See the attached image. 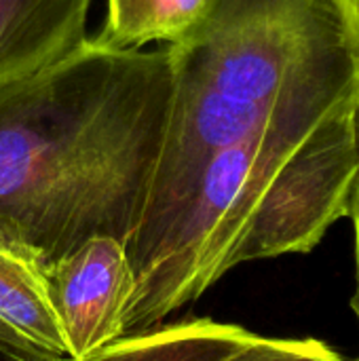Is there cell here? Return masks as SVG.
I'll list each match as a JSON object with an SVG mask.
<instances>
[{"instance_id": "cell-10", "label": "cell", "mask_w": 359, "mask_h": 361, "mask_svg": "<svg viewBox=\"0 0 359 361\" xmlns=\"http://www.w3.org/2000/svg\"><path fill=\"white\" fill-rule=\"evenodd\" d=\"M0 361H40L38 357L30 355L23 351L15 341H11L2 330H0Z\"/></svg>"}, {"instance_id": "cell-3", "label": "cell", "mask_w": 359, "mask_h": 361, "mask_svg": "<svg viewBox=\"0 0 359 361\" xmlns=\"http://www.w3.org/2000/svg\"><path fill=\"white\" fill-rule=\"evenodd\" d=\"M70 361H83L123 341V322L135 294L127 245L93 237L42 269Z\"/></svg>"}, {"instance_id": "cell-6", "label": "cell", "mask_w": 359, "mask_h": 361, "mask_svg": "<svg viewBox=\"0 0 359 361\" xmlns=\"http://www.w3.org/2000/svg\"><path fill=\"white\" fill-rule=\"evenodd\" d=\"M254 336L241 326L195 317L123 338L83 361H220Z\"/></svg>"}, {"instance_id": "cell-4", "label": "cell", "mask_w": 359, "mask_h": 361, "mask_svg": "<svg viewBox=\"0 0 359 361\" xmlns=\"http://www.w3.org/2000/svg\"><path fill=\"white\" fill-rule=\"evenodd\" d=\"M93 0H0V87L57 61L89 34Z\"/></svg>"}, {"instance_id": "cell-2", "label": "cell", "mask_w": 359, "mask_h": 361, "mask_svg": "<svg viewBox=\"0 0 359 361\" xmlns=\"http://www.w3.org/2000/svg\"><path fill=\"white\" fill-rule=\"evenodd\" d=\"M165 49L171 102L150 192L127 243L135 277L218 152L260 129L305 87L359 66L358 42L334 0H216Z\"/></svg>"}, {"instance_id": "cell-5", "label": "cell", "mask_w": 359, "mask_h": 361, "mask_svg": "<svg viewBox=\"0 0 359 361\" xmlns=\"http://www.w3.org/2000/svg\"><path fill=\"white\" fill-rule=\"evenodd\" d=\"M0 330L40 361H70L42 271L0 247Z\"/></svg>"}, {"instance_id": "cell-9", "label": "cell", "mask_w": 359, "mask_h": 361, "mask_svg": "<svg viewBox=\"0 0 359 361\" xmlns=\"http://www.w3.org/2000/svg\"><path fill=\"white\" fill-rule=\"evenodd\" d=\"M349 218L353 222V233H355V294H353L351 307H353V311H355L359 322V180L358 190H355V201H353V209H351V216Z\"/></svg>"}, {"instance_id": "cell-7", "label": "cell", "mask_w": 359, "mask_h": 361, "mask_svg": "<svg viewBox=\"0 0 359 361\" xmlns=\"http://www.w3.org/2000/svg\"><path fill=\"white\" fill-rule=\"evenodd\" d=\"M216 0H106L99 42L116 49L165 47L184 38Z\"/></svg>"}, {"instance_id": "cell-11", "label": "cell", "mask_w": 359, "mask_h": 361, "mask_svg": "<svg viewBox=\"0 0 359 361\" xmlns=\"http://www.w3.org/2000/svg\"><path fill=\"white\" fill-rule=\"evenodd\" d=\"M359 47V0H334Z\"/></svg>"}, {"instance_id": "cell-12", "label": "cell", "mask_w": 359, "mask_h": 361, "mask_svg": "<svg viewBox=\"0 0 359 361\" xmlns=\"http://www.w3.org/2000/svg\"><path fill=\"white\" fill-rule=\"evenodd\" d=\"M358 123H359V93H358Z\"/></svg>"}, {"instance_id": "cell-8", "label": "cell", "mask_w": 359, "mask_h": 361, "mask_svg": "<svg viewBox=\"0 0 359 361\" xmlns=\"http://www.w3.org/2000/svg\"><path fill=\"white\" fill-rule=\"evenodd\" d=\"M220 361H349L315 338H264L254 336L248 345Z\"/></svg>"}, {"instance_id": "cell-1", "label": "cell", "mask_w": 359, "mask_h": 361, "mask_svg": "<svg viewBox=\"0 0 359 361\" xmlns=\"http://www.w3.org/2000/svg\"><path fill=\"white\" fill-rule=\"evenodd\" d=\"M169 102L165 47L116 49L95 36L0 87V247L42 271L93 237L127 245Z\"/></svg>"}]
</instances>
